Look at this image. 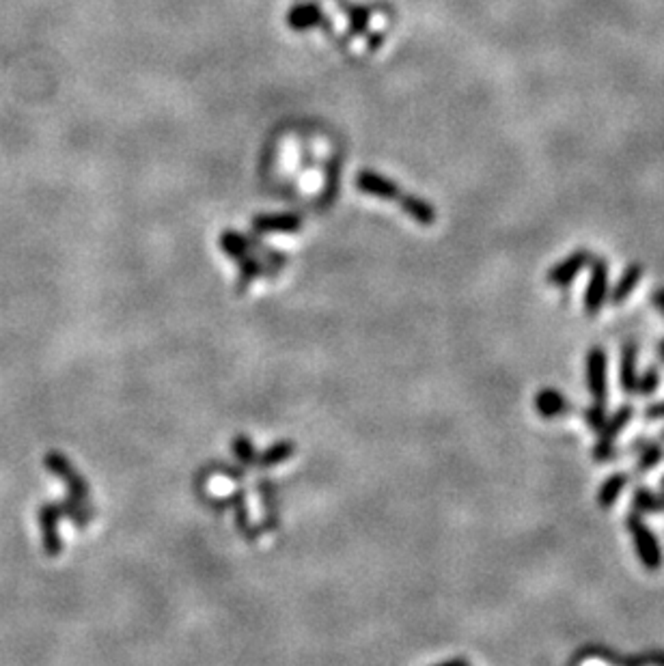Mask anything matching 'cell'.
<instances>
[{
    "mask_svg": "<svg viewBox=\"0 0 664 666\" xmlns=\"http://www.w3.org/2000/svg\"><path fill=\"white\" fill-rule=\"evenodd\" d=\"M634 417V408L630 404H623L621 408H617V412L613 414L611 419H606L604 427L597 432V444L593 447V458L596 462H613L617 458V449H615V438L623 429L628 427Z\"/></svg>",
    "mask_w": 664,
    "mask_h": 666,
    "instance_id": "cell-3",
    "label": "cell"
},
{
    "mask_svg": "<svg viewBox=\"0 0 664 666\" xmlns=\"http://www.w3.org/2000/svg\"><path fill=\"white\" fill-rule=\"evenodd\" d=\"M350 16H352V28H354V33H360V31H365V27H367V20H369V12H367V9H360V7H356V9H354V12H352V13H350Z\"/></svg>",
    "mask_w": 664,
    "mask_h": 666,
    "instance_id": "cell-20",
    "label": "cell"
},
{
    "mask_svg": "<svg viewBox=\"0 0 664 666\" xmlns=\"http://www.w3.org/2000/svg\"><path fill=\"white\" fill-rule=\"evenodd\" d=\"M321 22V12L317 4H302V7L294 9L289 13V27L298 28V31H304V28L315 27V24Z\"/></svg>",
    "mask_w": 664,
    "mask_h": 666,
    "instance_id": "cell-14",
    "label": "cell"
},
{
    "mask_svg": "<svg viewBox=\"0 0 664 666\" xmlns=\"http://www.w3.org/2000/svg\"><path fill=\"white\" fill-rule=\"evenodd\" d=\"M645 419L647 420H658V419H664V402H658V404H649L645 408Z\"/></svg>",
    "mask_w": 664,
    "mask_h": 666,
    "instance_id": "cell-21",
    "label": "cell"
},
{
    "mask_svg": "<svg viewBox=\"0 0 664 666\" xmlns=\"http://www.w3.org/2000/svg\"><path fill=\"white\" fill-rule=\"evenodd\" d=\"M660 384H662L660 372H658L656 367H649L645 369V373H643L641 378H636V395H641V397H652L653 393H658Z\"/></svg>",
    "mask_w": 664,
    "mask_h": 666,
    "instance_id": "cell-16",
    "label": "cell"
},
{
    "mask_svg": "<svg viewBox=\"0 0 664 666\" xmlns=\"http://www.w3.org/2000/svg\"><path fill=\"white\" fill-rule=\"evenodd\" d=\"M233 451H235V455H238L240 462H244V464L253 462L255 453H253V444H250L249 438H235Z\"/></svg>",
    "mask_w": 664,
    "mask_h": 666,
    "instance_id": "cell-19",
    "label": "cell"
},
{
    "mask_svg": "<svg viewBox=\"0 0 664 666\" xmlns=\"http://www.w3.org/2000/svg\"><path fill=\"white\" fill-rule=\"evenodd\" d=\"M628 481H630V474L628 473H613L611 477L600 485V490H597V505H600L602 509H611L613 505L617 503L619 494H621L623 488L628 485Z\"/></svg>",
    "mask_w": 664,
    "mask_h": 666,
    "instance_id": "cell-11",
    "label": "cell"
},
{
    "mask_svg": "<svg viewBox=\"0 0 664 666\" xmlns=\"http://www.w3.org/2000/svg\"><path fill=\"white\" fill-rule=\"evenodd\" d=\"M626 527L630 530L634 550H636V557L643 563V568H645L647 572H658V569L662 568L664 560L662 548L656 535L652 533V529H649L645 520H643V515L632 512L628 513Z\"/></svg>",
    "mask_w": 664,
    "mask_h": 666,
    "instance_id": "cell-2",
    "label": "cell"
},
{
    "mask_svg": "<svg viewBox=\"0 0 664 666\" xmlns=\"http://www.w3.org/2000/svg\"><path fill=\"white\" fill-rule=\"evenodd\" d=\"M591 257L593 255L585 248L573 250V253L567 255L561 263H557L555 268H550V272H548V277H546L548 283L555 285V287H565V285H570L572 280L576 278L582 270H585V265H589Z\"/></svg>",
    "mask_w": 664,
    "mask_h": 666,
    "instance_id": "cell-6",
    "label": "cell"
},
{
    "mask_svg": "<svg viewBox=\"0 0 664 666\" xmlns=\"http://www.w3.org/2000/svg\"><path fill=\"white\" fill-rule=\"evenodd\" d=\"M587 387L593 404H608V354L600 345L587 352Z\"/></svg>",
    "mask_w": 664,
    "mask_h": 666,
    "instance_id": "cell-5",
    "label": "cell"
},
{
    "mask_svg": "<svg viewBox=\"0 0 664 666\" xmlns=\"http://www.w3.org/2000/svg\"><path fill=\"white\" fill-rule=\"evenodd\" d=\"M632 513L649 515L658 513V496L647 488V485H636L632 494Z\"/></svg>",
    "mask_w": 664,
    "mask_h": 666,
    "instance_id": "cell-13",
    "label": "cell"
},
{
    "mask_svg": "<svg viewBox=\"0 0 664 666\" xmlns=\"http://www.w3.org/2000/svg\"><path fill=\"white\" fill-rule=\"evenodd\" d=\"M533 404H535L537 414L543 419L563 417V414H567L573 408L565 399V395H561L555 388H541L540 393L535 395V399H533Z\"/></svg>",
    "mask_w": 664,
    "mask_h": 666,
    "instance_id": "cell-8",
    "label": "cell"
},
{
    "mask_svg": "<svg viewBox=\"0 0 664 666\" xmlns=\"http://www.w3.org/2000/svg\"><path fill=\"white\" fill-rule=\"evenodd\" d=\"M296 447L291 443H279L274 444V447H270L268 451H265L264 455H261L259 464L264 466H272V464H281L285 462V459H289V455L294 453Z\"/></svg>",
    "mask_w": 664,
    "mask_h": 666,
    "instance_id": "cell-17",
    "label": "cell"
},
{
    "mask_svg": "<svg viewBox=\"0 0 664 666\" xmlns=\"http://www.w3.org/2000/svg\"><path fill=\"white\" fill-rule=\"evenodd\" d=\"M608 262L602 257H591L589 262V283L585 289V313L587 315H597L604 307L608 298Z\"/></svg>",
    "mask_w": 664,
    "mask_h": 666,
    "instance_id": "cell-4",
    "label": "cell"
},
{
    "mask_svg": "<svg viewBox=\"0 0 664 666\" xmlns=\"http://www.w3.org/2000/svg\"><path fill=\"white\" fill-rule=\"evenodd\" d=\"M660 440H664V429L660 432Z\"/></svg>",
    "mask_w": 664,
    "mask_h": 666,
    "instance_id": "cell-26",
    "label": "cell"
},
{
    "mask_svg": "<svg viewBox=\"0 0 664 666\" xmlns=\"http://www.w3.org/2000/svg\"><path fill=\"white\" fill-rule=\"evenodd\" d=\"M652 304L664 315V289H658V292L652 294Z\"/></svg>",
    "mask_w": 664,
    "mask_h": 666,
    "instance_id": "cell-22",
    "label": "cell"
},
{
    "mask_svg": "<svg viewBox=\"0 0 664 666\" xmlns=\"http://www.w3.org/2000/svg\"><path fill=\"white\" fill-rule=\"evenodd\" d=\"M45 464H48L50 470H54V473L60 474L63 477V481H67V485L72 488V492L75 494V498H84L87 496V485H84V481L75 474L74 468H69V464L65 462V458H60V455H48V459H45Z\"/></svg>",
    "mask_w": 664,
    "mask_h": 666,
    "instance_id": "cell-10",
    "label": "cell"
},
{
    "mask_svg": "<svg viewBox=\"0 0 664 666\" xmlns=\"http://www.w3.org/2000/svg\"><path fill=\"white\" fill-rule=\"evenodd\" d=\"M647 443H649V440L645 438V435H638V438H634V440H632L630 451H632V453H638V451H641L643 447H645Z\"/></svg>",
    "mask_w": 664,
    "mask_h": 666,
    "instance_id": "cell-23",
    "label": "cell"
},
{
    "mask_svg": "<svg viewBox=\"0 0 664 666\" xmlns=\"http://www.w3.org/2000/svg\"><path fill=\"white\" fill-rule=\"evenodd\" d=\"M257 231H272V229H279V231H296L300 229V218L298 216H264L255 220Z\"/></svg>",
    "mask_w": 664,
    "mask_h": 666,
    "instance_id": "cell-15",
    "label": "cell"
},
{
    "mask_svg": "<svg viewBox=\"0 0 664 666\" xmlns=\"http://www.w3.org/2000/svg\"><path fill=\"white\" fill-rule=\"evenodd\" d=\"M641 278H643V265H638V263L628 265V268L623 270L621 277H619L615 287L608 292V295H611V302L617 304V307L626 302V300L632 295L634 289H636L638 280Z\"/></svg>",
    "mask_w": 664,
    "mask_h": 666,
    "instance_id": "cell-9",
    "label": "cell"
},
{
    "mask_svg": "<svg viewBox=\"0 0 664 666\" xmlns=\"http://www.w3.org/2000/svg\"><path fill=\"white\" fill-rule=\"evenodd\" d=\"M658 513H664V474L660 479V494H658Z\"/></svg>",
    "mask_w": 664,
    "mask_h": 666,
    "instance_id": "cell-24",
    "label": "cell"
},
{
    "mask_svg": "<svg viewBox=\"0 0 664 666\" xmlns=\"http://www.w3.org/2000/svg\"><path fill=\"white\" fill-rule=\"evenodd\" d=\"M585 423L587 427L591 429V432H600V429L604 427V423H606V405H600V404H593L591 408L585 410Z\"/></svg>",
    "mask_w": 664,
    "mask_h": 666,
    "instance_id": "cell-18",
    "label": "cell"
},
{
    "mask_svg": "<svg viewBox=\"0 0 664 666\" xmlns=\"http://www.w3.org/2000/svg\"><path fill=\"white\" fill-rule=\"evenodd\" d=\"M356 186L359 190H365V192L375 194V197L382 199H392L404 208V212L410 216L415 223L423 224V227H430V224L436 223V209L431 208L430 203H425L419 197H410V194L401 192V188H397V184H392L391 179L380 177V175L365 171L359 175L356 179Z\"/></svg>",
    "mask_w": 664,
    "mask_h": 666,
    "instance_id": "cell-1",
    "label": "cell"
},
{
    "mask_svg": "<svg viewBox=\"0 0 664 666\" xmlns=\"http://www.w3.org/2000/svg\"><path fill=\"white\" fill-rule=\"evenodd\" d=\"M636 357L638 345L636 341H626L621 345V357H619V384L626 395H636Z\"/></svg>",
    "mask_w": 664,
    "mask_h": 666,
    "instance_id": "cell-7",
    "label": "cell"
},
{
    "mask_svg": "<svg viewBox=\"0 0 664 666\" xmlns=\"http://www.w3.org/2000/svg\"><path fill=\"white\" fill-rule=\"evenodd\" d=\"M664 459V447L662 443H647L645 447L638 451V459L634 464V473L645 474L652 468H656Z\"/></svg>",
    "mask_w": 664,
    "mask_h": 666,
    "instance_id": "cell-12",
    "label": "cell"
},
{
    "mask_svg": "<svg viewBox=\"0 0 664 666\" xmlns=\"http://www.w3.org/2000/svg\"><path fill=\"white\" fill-rule=\"evenodd\" d=\"M658 354H660V358H662V363H664V339L660 341V345H658Z\"/></svg>",
    "mask_w": 664,
    "mask_h": 666,
    "instance_id": "cell-25",
    "label": "cell"
}]
</instances>
